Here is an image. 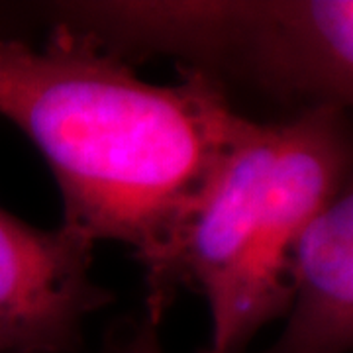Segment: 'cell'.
I'll return each instance as SVG.
<instances>
[{
	"label": "cell",
	"instance_id": "2",
	"mask_svg": "<svg viewBox=\"0 0 353 353\" xmlns=\"http://www.w3.org/2000/svg\"><path fill=\"white\" fill-rule=\"evenodd\" d=\"M352 169L350 112L312 106L275 124L248 118L145 290V316L161 324L179 290L199 292L210 316L202 353H245L289 312L296 243Z\"/></svg>",
	"mask_w": 353,
	"mask_h": 353
},
{
	"label": "cell",
	"instance_id": "6",
	"mask_svg": "<svg viewBox=\"0 0 353 353\" xmlns=\"http://www.w3.org/2000/svg\"><path fill=\"white\" fill-rule=\"evenodd\" d=\"M114 353H163L159 340V326L143 318L138 328L128 336V340Z\"/></svg>",
	"mask_w": 353,
	"mask_h": 353
},
{
	"label": "cell",
	"instance_id": "3",
	"mask_svg": "<svg viewBox=\"0 0 353 353\" xmlns=\"http://www.w3.org/2000/svg\"><path fill=\"white\" fill-rule=\"evenodd\" d=\"M167 57L304 108L353 110V0L175 2Z\"/></svg>",
	"mask_w": 353,
	"mask_h": 353
},
{
	"label": "cell",
	"instance_id": "1",
	"mask_svg": "<svg viewBox=\"0 0 353 353\" xmlns=\"http://www.w3.org/2000/svg\"><path fill=\"white\" fill-rule=\"evenodd\" d=\"M0 116L43 155L61 224L132 250L145 290L248 122L212 77L179 69L176 83L153 85L57 26L41 48L0 34Z\"/></svg>",
	"mask_w": 353,
	"mask_h": 353
},
{
	"label": "cell",
	"instance_id": "5",
	"mask_svg": "<svg viewBox=\"0 0 353 353\" xmlns=\"http://www.w3.org/2000/svg\"><path fill=\"white\" fill-rule=\"evenodd\" d=\"M261 353H353V169L296 243L287 322Z\"/></svg>",
	"mask_w": 353,
	"mask_h": 353
},
{
	"label": "cell",
	"instance_id": "4",
	"mask_svg": "<svg viewBox=\"0 0 353 353\" xmlns=\"http://www.w3.org/2000/svg\"><path fill=\"white\" fill-rule=\"evenodd\" d=\"M94 243L0 208V353H81L90 316L116 301L92 275Z\"/></svg>",
	"mask_w": 353,
	"mask_h": 353
}]
</instances>
